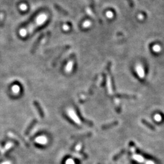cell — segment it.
Listing matches in <instances>:
<instances>
[{
	"instance_id": "cell-1",
	"label": "cell",
	"mask_w": 164,
	"mask_h": 164,
	"mask_svg": "<svg viewBox=\"0 0 164 164\" xmlns=\"http://www.w3.org/2000/svg\"><path fill=\"white\" fill-rule=\"evenodd\" d=\"M136 153L137 154L140 155L141 156H142L143 158L146 159H147V160H152V161L156 162V163H160L159 160L157 158H156L155 157H154V156H153L150 155V154H148L145 153V152H143V151H142V150H139V148H136Z\"/></svg>"
},
{
	"instance_id": "cell-2",
	"label": "cell",
	"mask_w": 164,
	"mask_h": 164,
	"mask_svg": "<svg viewBox=\"0 0 164 164\" xmlns=\"http://www.w3.org/2000/svg\"><path fill=\"white\" fill-rule=\"evenodd\" d=\"M142 123L143 125H144L145 126H146L147 128H149L150 130H152V131H155L156 128L154 127V126L151 123H150L149 122H148L147 120H146L145 119H142L141 120Z\"/></svg>"
},
{
	"instance_id": "cell-3",
	"label": "cell",
	"mask_w": 164,
	"mask_h": 164,
	"mask_svg": "<svg viewBox=\"0 0 164 164\" xmlns=\"http://www.w3.org/2000/svg\"><path fill=\"white\" fill-rule=\"evenodd\" d=\"M54 6H55V9H56L58 11L60 12V13H62V14H63V15H66L68 14V13H67V12L65 10H64V9H62V8H61V7L58 6H57V4H55V5H54Z\"/></svg>"
},
{
	"instance_id": "cell-4",
	"label": "cell",
	"mask_w": 164,
	"mask_h": 164,
	"mask_svg": "<svg viewBox=\"0 0 164 164\" xmlns=\"http://www.w3.org/2000/svg\"><path fill=\"white\" fill-rule=\"evenodd\" d=\"M124 152H125V150H123V151H122L120 152V154H119L117 155L116 156H115V158H114V160H117V159H119V158H120V157L122 155L124 154Z\"/></svg>"
},
{
	"instance_id": "cell-5",
	"label": "cell",
	"mask_w": 164,
	"mask_h": 164,
	"mask_svg": "<svg viewBox=\"0 0 164 164\" xmlns=\"http://www.w3.org/2000/svg\"><path fill=\"white\" fill-rule=\"evenodd\" d=\"M72 63H69L68 65H67V67H66V70L67 71H70L71 70V68L72 67Z\"/></svg>"
},
{
	"instance_id": "cell-6",
	"label": "cell",
	"mask_w": 164,
	"mask_h": 164,
	"mask_svg": "<svg viewBox=\"0 0 164 164\" xmlns=\"http://www.w3.org/2000/svg\"><path fill=\"white\" fill-rule=\"evenodd\" d=\"M90 1H91V6L94 7V0H90Z\"/></svg>"
}]
</instances>
